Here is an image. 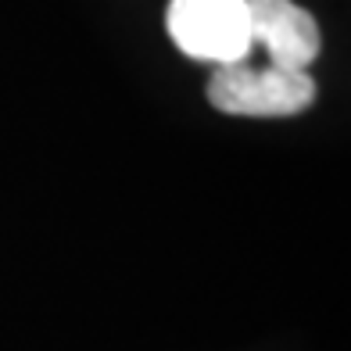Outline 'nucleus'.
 Listing matches in <instances>:
<instances>
[{"label": "nucleus", "mask_w": 351, "mask_h": 351, "mask_svg": "<svg viewBox=\"0 0 351 351\" xmlns=\"http://www.w3.org/2000/svg\"><path fill=\"white\" fill-rule=\"evenodd\" d=\"M169 36L186 58L212 65H241L251 54L247 0H172L165 14Z\"/></svg>", "instance_id": "nucleus-1"}, {"label": "nucleus", "mask_w": 351, "mask_h": 351, "mask_svg": "<svg viewBox=\"0 0 351 351\" xmlns=\"http://www.w3.org/2000/svg\"><path fill=\"white\" fill-rule=\"evenodd\" d=\"M208 101L222 115L241 119H287L301 115L315 101V79L308 72L222 65L208 83Z\"/></svg>", "instance_id": "nucleus-2"}, {"label": "nucleus", "mask_w": 351, "mask_h": 351, "mask_svg": "<svg viewBox=\"0 0 351 351\" xmlns=\"http://www.w3.org/2000/svg\"><path fill=\"white\" fill-rule=\"evenodd\" d=\"M251 40L265 47L269 65L283 72H308L319 58V25L294 0H247Z\"/></svg>", "instance_id": "nucleus-3"}]
</instances>
